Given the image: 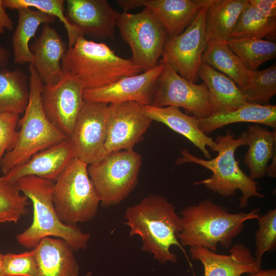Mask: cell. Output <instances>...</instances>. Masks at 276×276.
<instances>
[{
    "instance_id": "8992f818",
    "label": "cell",
    "mask_w": 276,
    "mask_h": 276,
    "mask_svg": "<svg viewBox=\"0 0 276 276\" xmlns=\"http://www.w3.org/2000/svg\"><path fill=\"white\" fill-rule=\"evenodd\" d=\"M29 72V103L23 116L18 121L20 129L16 144L1 160L4 175L36 153L68 139L49 121L44 113L41 100L43 83L32 64H30Z\"/></svg>"
},
{
    "instance_id": "f1b7e54d",
    "label": "cell",
    "mask_w": 276,
    "mask_h": 276,
    "mask_svg": "<svg viewBox=\"0 0 276 276\" xmlns=\"http://www.w3.org/2000/svg\"><path fill=\"white\" fill-rule=\"evenodd\" d=\"M29 97V79L21 69L0 70V113H24Z\"/></svg>"
},
{
    "instance_id": "2e32d148",
    "label": "cell",
    "mask_w": 276,
    "mask_h": 276,
    "mask_svg": "<svg viewBox=\"0 0 276 276\" xmlns=\"http://www.w3.org/2000/svg\"><path fill=\"white\" fill-rule=\"evenodd\" d=\"M66 14L70 22L84 36L114 39L120 13L106 0H67Z\"/></svg>"
},
{
    "instance_id": "b9f144b4",
    "label": "cell",
    "mask_w": 276,
    "mask_h": 276,
    "mask_svg": "<svg viewBox=\"0 0 276 276\" xmlns=\"http://www.w3.org/2000/svg\"><path fill=\"white\" fill-rule=\"evenodd\" d=\"M246 276H276V270L275 269L266 270L260 269L257 272L248 274Z\"/></svg>"
},
{
    "instance_id": "83f0119b",
    "label": "cell",
    "mask_w": 276,
    "mask_h": 276,
    "mask_svg": "<svg viewBox=\"0 0 276 276\" xmlns=\"http://www.w3.org/2000/svg\"><path fill=\"white\" fill-rule=\"evenodd\" d=\"M17 24L12 38L13 60L15 64H32L33 56L29 42L41 24H51L56 18L36 9L30 8L18 10Z\"/></svg>"
},
{
    "instance_id": "7402d4cb",
    "label": "cell",
    "mask_w": 276,
    "mask_h": 276,
    "mask_svg": "<svg viewBox=\"0 0 276 276\" xmlns=\"http://www.w3.org/2000/svg\"><path fill=\"white\" fill-rule=\"evenodd\" d=\"M39 276H78L73 249L60 238H42L35 247Z\"/></svg>"
},
{
    "instance_id": "4fadbf2b",
    "label": "cell",
    "mask_w": 276,
    "mask_h": 276,
    "mask_svg": "<svg viewBox=\"0 0 276 276\" xmlns=\"http://www.w3.org/2000/svg\"><path fill=\"white\" fill-rule=\"evenodd\" d=\"M84 90L77 79L63 72L56 82L43 84L41 100L44 113L67 138L84 104Z\"/></svg>"
},
{
    "instance_id": "4316f807",
    "label": "cell",
    "mask_w": 276,
    "mask_h": 276,
    "mask_svg": "<svg viewBox=\"0 0 276 276\" xmlns=\"http://www.w3.org/2000/svg\"><path fill=\"white\" fill-rule=\"evenodd\" d=\"M248 0H210L205 16L209 39L227 41Z\"/></svg>"
},
{
    "instance_id": "9c48e42d",
    "label": "cell",
    "mask_w": 276,
    "mask_h": 276,
    "mask_svg": "<svg viewBox=\"0 0 276 276\" xmlns=\"http://www.w3.org/2000/svg\"><path fill=\"white\" fill-rule=\"evenodd\" d=\"M117 27L130 48L131 59L142 72L158 64L168 35L149 9L145 7L137 13H120Z\"/></svg>"
},
{
    "instance_id": "9a60e30c",
    "label": "cell",
    "mask_w": 276,
    "mask_h": 276,
    "mask_svg": "<svg viewBox=\"0 0 276 276\" xmlns=\"http://www.w3.org/2000/svg\"><path fill=\"white\" fill-rule=\"evenodd\" d=\"M143 106L135 102L108 105L107 135L105 143L108 153L133 150L150 126L152 119Z\"/></svg>"
},
{
    "instance_id": "484cf974",
    "label": "cell",
    "mask_w": 276,
    "mask_h": 276,
    "mask_svg": "<svg viewBox=\"0 0 276 276\" xmlns=\"http://www.w3.org/2000/svg\"><path fill=\"white\" fill-rule=\"evenodd\" d=\"M201 62L228 77L241 91L249 84L252 71L248 70L231 50L225 41L209 39L203 52Z\"/></svg>"
},
{
    "instance_id": "f35d334b",
    "label": "cell",
    "mask_w": 276,
    "mask_h": 276,
    "mask_svg": "<svg viewBox=\"0 0 276 276\" xmlns=\"http://www.w3.org/2000/svg\"><path fill=\"white\" fill-rule=\"evenodd\" d=\"M13 28V21L5 10L3 0H0V35L4 33L6 29L12 30Z\"/></svg>"
},
{
    "instance_id": "30bf717a",
    "label": "cell",
    "mask_w": 276,
    "mask_h": 276,
    "mask_svg": "<svg viewBox=\"0 0 276 276\" xmlns=\"http://www.w3.org/2000/svg\"><path fill=\"white\" fill-rule=\"evenodd\" d=\"M208 3L183 32L168 37L159 61L169 64L180 76L194 83L198 78L202 55L209 40L205 25Z\"/></svg>"
},
{
    "instance_id": "f546056e",
    "label": "cell",
    "mask_w": 276,
    "mask_h": 276,
    "mask_svg": "<svg viewBox=\"0 0 276 276\" xmlns=\"http://www.w3.org/2000/svg\"><path fill=\"white\" fill-rule=\"evenodd\" d=\"M276 18L264 17L249 3L240 15L228 40L275 37Z\"/></svg>"
},
{
    "instance_id": "7c38bea8",
    "label": "cell",
    "mask_w": 276,
    "mask_h": 276,
    "mask_svg": "<svg viewBox=\"0 0 276 276\" xmlns=\"http://www.w3.org/2000/svg\"><path fill=\"white\" fill-rule=\"evenodd\" d=\"M108 112V104L85 102L68 138L76 157L87 165L108 154L105 148Z\"/></svg>"
},
{
    "instance_id": "7a4b0ae2",
    "label": "cell",
    "mask_w": 276,
    "mask_h": 276,
    "mask_svg": "<svg viewBox=\"0 0 276 276\" xmlns=\"http://www.w3.org/2000/svg\"><path fill=\"white\" fill-rule=\"evenodd\" d=\"M259 211L232 213L206 198L180 212L181 229L177 239L182 246H200L215 252L218 244L228 249L244 229L245 222L258 219Z\"/></svg>"
},
{
    "instance_id": "603a6c76",
    "label": "cell",
    "mask_w": 276,
    "mask_h": 276,
    "mask_svg": "<svg viewBox=\"0 0 276 276\" xmlns=\"http://www.w3.org/2000/svg\"><path fill=\"white\" fill-rule=\"evenodd\" d=\"M198 76L207 87L212 114L232 111L247 103L236 84L209 65L202 63Z\"/></svg>"
},
{
    "instance_id": "d4e9b609",
    "label": "cell",
    "mask_w": 276,
    "mask_h": 276,
    "mask_svg": "<svg viewBox=\"0 0 276 276\" xmlns=\"http://www.w3.org/2000/svg\"><path fill=\"white\" fill-rule=\"evenodd\" d=\"M248 149L244 163L249 170L248 176L255 180L266 175L269 161L276 152V130L271 131L258 124L247 129Z\"/></svg>"
},
{
    "instance_id": "5b68a950",
    "label": "cell",
    "mask_w": 276,
    "mask_h": 276,
    "mask_svg": "<svg viewBox=\"0 0 276 276\" xmlns=\"http://www.w3.org/2000/svg\"><path fill=\"white\" fill-rule=\"evenodd\" d=\"M63 73L77 79L85 89L103 87L142 72L130 59L117 55L108 45L79 36L61 60Z\"/></svg>"
},
{
    "instance_id": "8fae6325",
    "label": "cell",
    "mask_w": 276,
    "mask_h": 276,
    "mask_svg": "<svg viewBox=\"0 0 276 276\" xmlns=\"http://www.w3.org/2000/svg\"><path fill=\"white\" fill-rule=\"evenodd\" d=\"M157 89L150 105L183 108L196 119L212 114L206 85L196 84L180 76L169 64L164 63Z\"/></svg>"
},
{
    "instance_id": "cb8c5ba5",
    "label": "cell",
    "mask_w": 276,
    "mask_h": 276,
    "mask_svg": "<svg viewBox=\"0 0 276 276\" xmlns=\"http://www.w3.org/2000/svg\"><path fill=\"white\" fill-rule=\"evenodd\" d=\"M197 120L199 128L206 135L226 125L240 122L260 124L275 129L276 105L246 103L234 110Z\"/></svg>"
},
{
    "instance_id": "277c9868",
    "label": "cell",
    "mask_w": 276,
    "mask_h": 276,
    "mask_svg": "<svg viewBox=\"0 0 276 276\" xmlns=\"http://www.w3.org/2000/svg\"><path fill=\"white\" fill-rule=\"evenodd\" d=\"M15 184L32 202L33 209L31 224L16 237L20 245L32 249L42 238L55 237L66 242L74 251L87 246L90 235L76 225L64 223L58 217L53 200L54 181L28 176L21 178Z\"/></svg>"
},
{
    "instance_id": "ba28073f",
    "label": "cell",
    "mask_w": 276,
    "mask_h": 276,
    "mask_svg": "<svg viewBox=\"0 0 276 276\" xmlns=\"http://www.w3.org/2000/svg\"><path fill=\"white\" fill-rule=\"evenodd\" d=\"M142 164L140 154L122 150L88 165L89 176L103 206L119 204L131 193L137 185Z\"/></svg>"
},
{
    "instance_id": "ee69618b",
    "label": "cell",
    "mask_w": 276,
    "mask_h": 276,
    "mask_svg": "<svg viewBox=\"0 0 276 276\" xmlns=\"http://www.w3.org/2000/svg\"><path fill=\"white\" fill-rule=\"evenodd\" d=\"M3 258L4 255L0 252V276H5L4 268Z\"/></svg>"
},
{
    "instance_id": "e0dca14e",
    "label": "cell",
    "mask_w": 276,
    "mask_h": 276,
    "mask_svg": "<svg viewBox=\"0 0 276 276\" xmlns=\"http://www.w3.org/2000/svg\"><path fill=\"white\" fill-rule=\"evenodd\" d=\"M76 157L74 147L67 139L36 153L25 163L12 168L3 176L7 181L14 184L21 178L28 176L54 181Z\"/></svg>"
},
{
    "instance_id": "ffe728a7",
    "label": "cell",
    "mask_w": 276,
    "mask_h": 276,
    "mask_svg": "<svg viewBox=\"0 0 276 276\" xmlns=\"http://www.w3.org/2000/svg\"><path fill=\"white\" fill-rule=\"evenodd\" d=\"M209 0H141L165 30L168 37L177 36L192 23Z\"/></svg>"
},
{
    "instance_id": "e575fe53",
    "label": "cell",
    "mask_w": 276,
    "mask_h": 276,
    "mask_svg": "<svg viewBox=\"0 0 276 276\" xmlns=\"http://www.w3.org/2000/svg\"><path fill=\"white\" fill-rule=\"evenodd\" d=\"M259 228L255 236V258L261 266L263 255L266 252H273L276 248V209L268 211L260 215Z\"/></svg>"
},
{
    "instance_id": "60d3db41",
    "label": "cell",
    "mask_w": 276,
    "mask_h": 276,
    "mask_svg": "<svg viewBox=\"0 0 276 276\" xmlns=\"http://www.w3.org/2000/svg\"><path fill=\"white\" fill-rule=\"evenodd\" d=\"M10 58L9 51L0 45V70L6 68Z\"/></svg>"
},
{
    "instance_id": "6da1fadb",
    "label": "cell",
    "mask_w": 276,
    "mask_h": 276,
    "mask_svg": "<svg viewBox=\"0 0 276 276\" xmlns=\"http://www.w3.org/2000/svg\"><path fill=\"white\" fill-rule=\"evenodd\" d=\"M124 217L125 224L130 228V237L140 236L143 244L142 249L151 253L154 259L162 264L176 263L177 256L170 248L176 246L191 265L187 252L177 239L181 229L180 217L165 197L150 195L128 207Z\"/></svg>"
},
{
    "instance_id": "ab89813d",
    "label": "cell",
    "mask_w": 276,
    "mask_h": 276,
    "mask_svg": "<svg viewBox=\"0 0 276 276\" xmlns=\"http://www.w3.org/2000/svg\"><path fill=\"white\" fill-rule=\"evenodd\" d=\"M117 3L123 9L124 12H128V11L132 9L141 7V0H118Z\"/></svg>"
},
{
    "instance_id": "3957f363",
    "label": "cell",
    "mask_w": 276,
    "mask_h": 276,
    "mask_svg": "<svg viewBox=\"0 0 276 276\" xmlns=\"http://www.w3.org/2000/svg\"><path fill=\"white\" fill-rule=\"evenodd\" d=\"M235 134L227 131L225 135H219L216 139V152L217 155L212 158L204 159L191 153L187 149L180 151L181 157L177 158L176 165L184 163H194L201 166L212 173L210 178L195 182V185H203L214 193L228 197L235 195L239 190L242 193L239 207L246 208L249 199L252 197L263 198L258 183L251 179L242 170L236 159L235 152L242 146H247V133L243 132L235 138Z\"/></svg>"
},
{
    "instance_id": "f6af8a7d",
    "label": "cell",
    "mask_w": 276,
    "mask_h": 276,
    "mask_svg": "<svg viewBox=\"0 0 276 276\" xmlns=\"http://www.w3.org/2000/svg\"><path fill=\"white\" fill-rule=\"evenodd\" d=\"M87 276H89V274H87Z\"/></svg>"
},
{
    "instance_id": "5bb4252c",
    "label": "cell",
    "mask_w": 276,
    "mask_h": 276,
    "mask_svg": "<svg viewBox=\"0 0 276 276\" xmlns=\"http://www.w3.org/2000/svg\"><path fill=\"white\" fill-rule=\"evenodd\" d=\"M164 66V64L159 62L155 67L142 74L124 77L103 87L85 89L84 101L108 105L135 102L143 106L150 105Z\"/></svg>"
},
{
    "instance_id": "d6986e66",
    "label": "cell",
    "mask_w": 276,
    "mask_h": 276,
    "mask_svg": "<svg viewBox=\"0 0 276 276\" xmlns=\"http://www.w3.org/2000/svg\"><path fill=\"white\" fill-rule=\"evenodd\" d=\"M34 66L44 84L56 82L63 71L61 60L67 48L65 42L50 24H43L40 35L29 45Z\"/></svg>"
},
{
    "instance_id": "4dcf8cb0",
    "label": "cell",
    "mask_w": 276,
    "mask_h": 276,
    "mask_svg": "<svg viewBox=\"0 0 276 276\" xmlns=\"http://www.w3.org/2000/svg\"><path fill=\"white\" fill-rule=\"evenodd\" d=\"M231 50L250 71H255L265 62L275 58L276 43L263 39L228 40Z\"/></svg>"
},
{
    "instance_id": "ac0fdd59",
    "label": "cell",
    "mask_w": 276,
    "mask_h": 276,
    "mask_svg": "<svg viewBox=\"0 0 276 276\" xmlns=\"http://www.w3.org/2000/svg\"><path fill=\"white\" fill-rule=\"evenodd\" d=\"M190 252L193 260L202 264L204 276H242L261 269L250 249L241 243L234 245L227 255L200 246L190 247Z\"/></svg>"
},
{
    "instance_id": "d6a6232c",
    "label": "cell",
    "mask_w": 276,
    "mask_h": 276,
    "mask_svg": "<svg viewBox=\"0 0 276 276\" xmlns=\"http://www.w3.org/2000/svg\"><path fill=\"white\" fill-rule=\"evenodd\" d=\"M242 93L247 103L268 105L276 94V65L252 71L248 86Z\"/></svg>"
},
{
    "instance_id": "836d02e7",
    "label": "cell",
    "mask_w": 276,
    "mask_h": 276,
    "mask_svg": "<svg viewBox=\"0 0 276 276\" xmlns=\"http://www.w3.org/2000/svg\"><path fill=\"white\" fill-rule=\"evenodd\" d=\"M29 199L20 194L15 184L0 177V223H17L29 212Z\"/></svg>"
},
{
    "instance_id": "74e56055",
    "label": "cell",
    "mask_w": 276,
    "mask_h": 276,
    "mask_svg": "<svg viewBox=\"0 0 276 276\" xmlns=\"http://www.w3.org/2000/svg\"><path fill=\"white\" fill-rule=\"evenodd\" d=\"M252 6L262 15L269 18H276L275 0H248Z\"/></svg>"
},
{
    "instance_id": "52a82bcc",
    "label": "cell",
    "mask_w": 276,
    "mask_h": 276,
    "mask_svg": "<svg viewBox=\"0 0 276 276\" xmlns=\"http://www.w3.org/2000/svg\"><path fill=\"white\" fill-rule=\"evenodd\" d=\"M87 167L76 157L54 181V208L61 221L67 225L86 222L97 213L100 201Z\"/></svg>"
},
{
    "instance_id": "7bdbcfd3",
    "label": "cell",
    "mask_w": 276,
    "mask_h": 276,
    "mask_svg": "<svg viewBox=\"0 0 276 276\" xmlns=\"http://www.w3.org/2000/svg\"><path fill=\"white\" fill-rule=\"evenodd\" d=\"M271 159V163L267 167L266 175L269 177L275 178L276 177V153L274 154Z\"/></svg>"
},
{
    "instance_id": "8d00e7d4",
    "label": "cell",
    "mask_w": 276,
    "mask_h": 276,
    "mask_svg": "<svg viewBox=\"0 0 276 276\" xmlns=\"http://www.w3.org/2000/svg\"><path fill=\"white\" fill-rule=\"evenodd\" d=\"M19 116L0 113V168L6 153L14 147L18 136L17 123Z\"/></svg>"
},
{
    "instance_id": "d590c367",
    "label": "cell",
    "mask_w": 276,
    "mask_h": 276,
    "mask_svg": "<svg viewBox=\"0 0 276 276\" xmlns=\"http://www.w3.org/2000/svg\"><path fill=\"white\" fill-rule=\"evenodd\" d=\"M36 249L21 254L4 255L5 276H39L35 257Z\"/></svg>"
},
{
    "instance_id": "1f68e13d",
    "label": "cell",
    "mask_w": 276,
    "mask_h": 276,
    "mask_svg": "<svg viewBox=\"0 0 276 276\" xmlns=\"http://www.w3.org/2000/svg\"><path fill=\"white\" fill-rule=\"evenodd\" d=\"M64 3L65 1L63 0H3V5L5 9L18 10L21 8H34L58 18L66 29L68 40V47H71L79 36L83 35L68 20L64 14Z\"/></svg>"
},
{
    "instance_id": "44dd1931",
    "label": "cell",
    "mask_w": 276,
    "mask_h": 276,
    "mask_svg": "<svg viewBox=\"0 0 276 276\" xmlns=\"http://www.w3.org/2000/svg\"><path fill=\"white\" fill-rule=\"evenodd\" d=\"M147 114L152 119L162 123L182 135L197 147L204 157H211L206 147L216 151L217 144L213 139L202 132L198 127V119L183 113L178 107L144 106Z\"/></svg>"
}]
</instances>
